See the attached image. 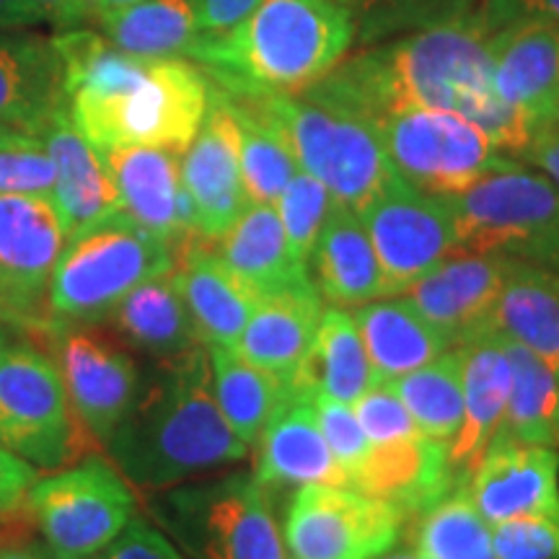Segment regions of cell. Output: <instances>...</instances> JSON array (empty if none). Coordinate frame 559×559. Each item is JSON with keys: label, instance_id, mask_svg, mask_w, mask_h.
<instances>
[{"label": "cell", "instance_id": "cell-1", "mask_svg": "<svg viewBox=\"0 0 559 559\" xmlns=\"http://www.w3.org/2000/svg\"><path fill=\"white\" fill-rule=\"evenodd\" d=\"M300 96L370 124L409 109L456 111L510 156L528 151L539 130L495 91L489 34L477 24H436L394 45L337 62Z\"/></svg>", "mask_w": 559, "mask_h": 559}, {"label": "cell", "instance_id": "cell-2", "mask_svg": "<svg viewBox=\"0 0 559 559\" xmlns=\"http://www.w3.org/2000/svg\"><path fill=\"white\" fill-rule=\"evenodd\" d=\"M68 115L96 148L153 145L185 153L210 104V83L181 58H135L91 32L52 41Z\"/></svg>", "mask_w": 559, "mask_h": 559}, {"label": "cell", "instance_id": "cell-3", "mask_svg": "<svg viewBox=\"0 0 559 559\" xmlns=\"http://www.w3.org/2000/svg\"><path fill=\"white\" fill-rule=\"evenodd\" d=\"M104 445L122 477L145 492L226 469L251 453L215 402L205 345L153 360Z\"/></svg>", "mask_w": 559, "mask_h": 559}, {"label": "cell", "instance_id": "cell-4", "mask_svg": "<svg viewBox=\"0 0 559 559\" xmlns=\"http://www.w3.org/2000/svg\"><path fill=\"white\" fill-rule=\"evenodd\" d=\"M353 13L334 0H260L234 29L200 37L190 58L239 96L298 94L345 58Z\"/></svg>", "mask_w": 559, "mask_h": 559}, {"label": "cell", "instance_id": "cell-5", "mask_svg": "<svg viewBox=\"0 0 559 559\" xmlns=\"http://www.w3.org/2000/svg\"><path fill=\"white\" fill-rule=\"evenodd\" d=\"M239 104L272 124L300 169L319 179L334 202L355 213L400 177L379 128L360 117L300 94H254L241 96Z\"/></svg>", "mask_w": 559, "mask_h": 559}, {"label": "cell", "instance_id": "cell-6", "mask_svg": "<svg viewBox=\"0 0 559 559\" xmlns=\"http://www.w3.org/2000/svg\"><path fill=\"white\" fill-rule=\"evenodd\" d=\"M443 200L453 254H500L559 272V190L542 171L506 158Z\"/></svg>", "mask_w": 559, "mask_h": 559}, {"label": "cell", "instance_id": "cell-7", "mask_svg": "<svg viewBox=\"0 0 559 559\" xmlns=\"http://www.w3.org/2000/svg\"><path fill=\"white\" fill-rule=\"evenodd\" d=\"M171 270V249L120 210L68 236L52 270L47 306L58 324H96L132 288Z\"/></svg>", "mask_w": 559, "mask_h": 559}, {"label": "cell", "instance_id": "cell-8", "mask_svg": "<svg viewBox=\"0 0 559 559\" xmlns=\"http://www.w3.org/2000/svg\"><path fill=\"white\" fill-rule=\"evenodd\" d=\"M148 508L190 559H288L272 498L254 474L160 489Z\"/></svg>", "mask_w": 559, "mask_h": 559}, {"label": "cell", "instance_id": "cell-9", "mask_svg": "<svg viewBox=\"0 0 559 559\" xmlns=\"http://www.w3.org/2000/svg\"><path fill=\"white\" fill-rule=\"evenodd\" d=\"M0 443L45 472L99 449L70 402L58 362L29 342L0 349Z\"/></svg>", "mask_w": 559, "mask_h": 559}, {"label": "cell", "instance_id": "cell-10", "mask_svg": "<svg viewBox=\"0 0 559 559\" xmlns=\"http://www.w3.org/2000/svg\"><path fill=\"white\" fill-rule=\"evenodd\" d=\"M24 508L55 555L94 557L135 519L138 498L115 464L88 456L34 481Z\"/></svg>", "mask_w": 559, "mask_h": 559}, {"label": "cell", "instance_id": "cell-11", "mask_svg": "<svg viewBox=\"0 0 559 559\" xmlns=\"http://www.w3.org/2000/svg\"><path fill=\"white\" fill-rule=\"evenodd\" d=\"M400 177L432 198H453L500 166L485 130L443 109H409L376 124Z\"/></svg>", "mask_w": 559, "mask_h": 559}, {"label": "cell", "instance_id": "cell-12", "mask_svg": "<svg viewBox=\"0 0 559 559\" xmlns=\"http://www.w3.org/2000/svg\"><path fill=\"white\" fill-rule=\"evenodd\" d=\"M404 513L353 487H298L283 521L288 559H379L404 536Z\"/></svg>", "mask_w": 559, "mask_h": 559}, {"label": "cell", "instance_id": "cell-13", "mask_svg": "<svg viewBox=\"0 0 559 559\" xmlns=\"http://www.w3.org/2000/svg\"><path fill=\"white\" fill-rule=\"evenodd\" d=\"M66 239L52 194H0V313L47 340L62 324L41 298Z\"/></svg>", "mask_w": 559, "mask_h": 559}, {"label": "cell", "instance_id": "cell-14", "mask_svg": "<svg viewBox=\"0 0 559 559\" xmlns=\"http://www.w3.org/2000/svg\"><path fill=\"white\" fill-rule=\"evenodd\" d=\"M386 296H400L453 254V223L443 198L415 190L402 177L389 181L358 210Z\"/></svg>", "mask_w": 559, "mask_h": 559}, {"label": "cell", "instance_id": "cell-15", "mask_svg": "<svg viewBox=\"0 0 559 559\" xmlns=\"http://www.w3.org/2000/svg\"><path fill=\"white\" fill-rule=\"evenodd\" d=\"M66 391L83 425L107 443L135 400L140 370L132 355L86 324H62L50 334Z\"/></svg>", "mask_w": 559, "mask_h": 559}, {"label": "cell", "instance_id": "cell-16", "mask_svg": "<svg viewBox=\"0 0 559 559\" xmlns=\"http://www.w3.org/2000/svg\"><path fill=\"white\" fill-rule=\"evenodd\" d=\"M466 489L489 526L513 519L559 521V453L495 432Z\"/></svg>", "mask_w": 559, "mask_h": 559}, {"label": "cell", "instance_id": "cell-17", "mask_svg": "<svg viewBox=\"0 0 559 559\" xmlns=\"http://www.w3.org/2000/svg\"><path fill=\"white\" fill-rule=\"evenodd\" d=\"M181 185L192 200L200 236L210 241L221 239L249 205L241 181L239 124L230 96L210 94L205 120L181 153Z\"/></svg>", "mask_w": 559, "mask_h": 559}, {"label": "cell", "instance_id": "cell-18", "mask_svg": "<svg viewBox=\"0 0 559 559\" xmlns=\"http://www.w3.org/2000/svg\"><path fill=\"white\" fill-rule=\"evenodd\" d=\"M115 179L122 213L171 249L198 239L190 194L181 185V153L153 145L99 148Z\"/></svg>", "mask_w": 559, "mask_h": 559}, {"label": "cell", "instance_id": "cell-19", "mask_svg": "<svg viewBox=\"0 0 559 559\" xmlns=\"http://www.w3.org/2000/svg\"><path fill=\"white\" fill-rule=\"evenodd\" d=\"M495 91L536 130L559 122V24L515 19L489 37Z\"/></svg>", "mask_w": 559, "mask_h": 559}, {"label": "cell", "instance_id": "cell-20", "mask_svg": "<svg viewBox=\"0 0 559 559\" xmlns=\"http://www.w3.org/2000/svg\"><path fill=\"white\" fill-rule=\"evenodd\" d=\"M456 353L464 381V417L449 445V464L461 485H466L506 415L510 360L502 334L487 324L466 334L456 345Z\"/></svg>", "mask_w": 559, "mask_h": 559}, {"label": "cell", "instance_id": "cell-21", "mask_svg": "<svg viewBox=\"0 0 559 559\" xmlns=\"http://www.w3.org/2000/svg\"><path fill=\"white\" fill-rule=\"evenodd\" d=\"M174 283L205 347H234L262 300L221 260L205 236L174 251Z\"/></svg>", "mask_w": 559, "mask_h": 559}, {"label": "cell", "instance_id": "cell-22", "mask_svg": "<svg viewBox=\"0 0 559 559\" xmlns=\"http://www.w3.org/2000/svg\"><path fill=\"white\" fill-rule=\"evenodd\" d=\"M508 267L510 257L451 254L404 290V298L456 347L466 334L487 324Z\"/></svg>", "mask_w": 559, "mask_h": 559}, {"label": "cell", "instance_id": "cell-23", "mask_svg": "<svg viewBox=\"0 0 559 559\" xmlns=\"http://www.w3.org/2000/svg\"><path fill=\"white\" fill-rule=\"evenodd\" d=\"M461 485L449 464V445L419 432L415 438L370 443L349 487L400 508L415 519Z\"/></svg>", "mask_w": 559, "mask_h": 559}, {"label": "cell", "instance_id": "cell-24", "mask_svg": "<svg viewBox=\"0 0 559 559\" xmlns=\"http://www.w3.org/2000/svg\"><path fill=\"white\" fill-rule=\"evenodd\" d=\"M313 394H293V400L270 419L257 443L254 479L275 498L280 489L309 485L349 487V477L334 459L319 428Z\"/></svg>", "mask_w": 559, "mask_h": 559}, {"label": "cell", "instance_id": "cell-25", "mask_svg": "<svg viewBox=\"0 0 559 559\" xmlns=\"http://www.w3.org/2000/svg\"><path fill=\"white\" fill-rule=\"evenodd\" d=\"M39 138L55 164L52 202L68 236L120 213V194L102 151L75 128L68 107L52 117Z\"/></svg>", "mask_w": 559, "mask_h": 559}, {"label": "cell", "instance_id": "cell-26", "mask_svg": "<svg viewBox=\"0 0 559 559\" xmlns=\"http://www.w3.org/2000/svg\"><path fill=\"white\" fill-rule=\"evenodd\" d=\"M321 313L324 298L317 285L262 298L234 349L251 366L293 383L317 340Z\"/></svg>", "mask_w": 559, "mask_h": 559}, {"label": "cell", "instance_id": "cell-27", "mask_svg": "<svg viewBox=\"0 0 559 559\" xmlns=\"http://www.w3.org/2000/svg\"><path fill=\"white\" fill-rule=\"evenodd\" d=\"M309 270L321 298L332 306H362L386 296L383 272L360 215L332 200L324 226L313 243Z\"/></svg>", "mask_w": 559, "mask_h": 559}, {"label": "cell", "instance_id": "cell-28", "mask_svg": "<svg viewBox=\"0 0 559 559\" xmlns=\"http://www.w3.org/2000/svg\"><path fill=\"white\" fill-rule=\"evenodd\" d=\"M213 247L260 298L313 285L311 270L290 254L277 210L264 202H249Z\"/></svg>", "mask_w": 559, "mask_h": 559}, {"label": "cell", "instance_id": "cell-29", "mask_svg": "<svg viewBox=\"0 0 559 559\" xmlns=\"http://www.w3.org/2000/svg\"><path fill=\"white\" fill-rule=\"evenodd\" d=\"M66 107L62 62L55 45L0 37V128L41 135Z\"/></svg>", "mask_w": 559, "mask_h": 559}, {"label": "cell", "instance_id": "cell-30", "mask_svg": "<svg viewBox=\"0 0 559 559\" xmlns=\"http://www.w3.org/2000/svg\"><path fill=\"white\" fill-rule=\"evenodd\" d=\"M487 326L519 342L559 381V272L542 264L510 260L506 283Z\"/></svg>", "mask_w": 559, "mask_h": 559}, {"label": "cell", "instance_id": "cell-31", "mask_svg": "<svg viewBox=\"0 0 559 559\" xmlns=\"http://www.w3.org/2000/svg\"><path fill=\"white\" fill-rule=\"evenodd\" d=\"M353 319L366 345L376 383L402 379L453 347L407 298L368 300L355 306Z\"/></svg>", "mask_w": 559, "mask_h": 559}, {"label": "cell", "instance_id": "cell-32", "mask_svg": "<svg viewBox=\"0 0 559 559\" xmlns=\"http://www.w3.org/2000/svg\"><path fill=\"white\" fill-rule=\"evenodd\" d=\"M290 386L293 394H321L342 404H355L370 386H376L373 368L353 313L342 306H324L309 358Z\"/></svg>", "mask_w": 559, "mask_h": 559}, {"label": "cell", "instance_id": "cell-33", "mask_svg": "<svg viewBox=\"0 0 559 559\" xmlns=\"http://www.w3.org/2000/svg\"><path fill=\"white\" fill-rule=\"evenodd\" d=\"M107 319L122 342L153 360L171 358L200 345L190 311L174 283V270L132 288Z\"/></svg>", "mask_w": 559, "mask_h": 559}, {"label": "cell", "instance_id": "cell-34", "mask_svg": "<svg viewBox=\"0 0 559 559\" xmlns=\"http://www.w3.org/2000/svg\"><path fill=\"white\" fill-rule=\"evenodd\" d=\"M207 358L223 417L241 443L254 451L270 419L293 400L290 383L251 366L234 347H207Z\"/></svg>", "mask_w": 559, "mask_h": 559}, {"label": "cell", "instance_id": "cell-35", "mask_svg": "<svg viewBox=\"0 0 559 559\" xmlns=\"http://www.w3.org/2000/svg\"><path fill=\"white\" fill-rule=\"evenodd\" d=\"M96 19L111 45L135 58H185L202 37L194 0H140Z\"/></svg>", "mask_w": 559, "mask_h": 559}, {"label": "cell", "instance_id": "cell-36", "mask_svg": "<svg viewBox=\"0 0 559 559\" xmlns=\"http://www.w3.org/2000/svg\"><path fill=\"white\" fill-rule=\"evenodd\" d=\"M510 360V394L502 415V436L521 443L559 449V381L531 349L502 334Z\"/></svg>", "mask_w": 559, "mask_h": 559}, {"label": "cell", "instance_id": "cell-37", "mask_svg": "<svg viewBox=\"0 0 559 559\" xmlns=\"http://www.w3.org/2000/svg\"><path fill=\"white\" fill-rule=\"evenodd\" d=\"M404 526L412 551L425 559H498L492 531L474 508L466 485H456Z\"/></svg>", "mask_w": 559, "mask_h": 559}, {"label": "cell", "instance_id": "cell-38", "mask_svg": "<svg viewBox=\"0 0 559 559\" xmlns=\"http://www.w3.org/2000/svg\"><path fill=\"white\" fill-rule=\"evenodd\" d=\"M404 407L425 436L451 445L464 417V381L456 347L445 349L428 366L391 381Z\"/></svg>", "mask_w": 559, "mask_h": 559}, {"label": "cell", "instance_id": "cell-39", "mask_svg": "<svg viewBox=\"0 0 559 559\" xmlns=\"http://www.w3.org/2000/svg\"><path fill=\"white\" fill-rule=\"evenodd\" d=\"M234 102L236 124H239V158H241V181L249 202H264L275 205L288 181L300 166L293 151L280 132L251 115L247 107Z\"/></svg>", "mask_w": 559, "mask_h": 559}, {"label": "cell", "instance_id": "cell-40", "mask_svg": "<svg viewBox=\"0 0 559 559\" xmlns=\"http://www.w3.org/2000/svg\"><path fill=\"white\" fill-rule=\"evenodd\" d=\"M330 207L332 198L326 192V187L304 169L293 174L288 187L277 198L275 210L280 215V223H283L285 241H288L290 254L300 264H306V267H309L313 243H317V236L321 226H324Z\"/></svg>", "mask_w": 559, "mask_h": 559}, {"label": "cell", "instance_id": "cell-41", "mask_svg": "<svg viewBox=\"0 0 559 559\" xmlns=\"http://www.w3.org/2000/svg\"><path fill=\"white\" fill-rule=\"evenodd\" d=\"M55 164L45 140L0 130V194H52Z\"/></svg>", "mask_w": 559, "mask_h": 559}, {"label": "cell", "instance_id": "cell-42", "mask_svg": "<svg viewBox=\"0 0 559 559\" xmlns=\"http://www.w3.org/2000/svg\"><path fill=\"white\" fill-rule=\"evenodd\" d=\"M355 417H358L362 432L370 443H389V440H404L419 436L417 423L404 407L391 383H376L355 402Z\"/></svg>", "mask_w": 559, "mask_h": 559}, {"label": "cell", "instance_id": "cell-43", "mask_svg": "<svg viewBox=\"0 0 559 559\" xmlns=\"http://www.w3.org/2000/svg\"><path fill=\"white\" fill-rule=\"evenodd\" d=\"M311 400H313V409H317L319 428L324 432L334 459L340 461L342 469H345L347 477L353 479V474L358 472L362 459H366L370 440L366 438V432H362L358 417H355V412L349 409V404L334 402L330 396H321V394H313Z\"/></svg>", "mask_w": 559, "mask_h": 559}, {"label": "cell", "instance_id": "cell-44", "mask_svg": "<svg viewBox=\"0 0 559 559\" xmlns=\"http://www.w3.org/2000/svg\"><path fill=\"white\" fill-rule=\"evenodd\" d=\"M489 531L498 559H559V521L513 519Z\"/></svg>", "mask_w": 559, "mask_h": 559}, {"label": "cell", "instance_id": "cell-45", "mask_svg": "<svg viewBox=\"0 0 559 559\" xmlns=\"http://www.w3.org/2000/svg\"><path fill=\"white\" fill-rule=\"evenodd\" d=\"M99 559H187L174 547L171 539H166L158 528L151 523L132 519L120 536L104 549Z\"/></svg>", "mask_w": 559, "mask_h": 559}, {"label": "cell", "instance_id": "cell-46", "mask_svg": "<svg viewBox=\"0 0 559 559\" xmlns=\"http://www.w3.org/2000/svg\"><path fill=\"white\" fill-rule=\"evenodd\" d=\"M37 481V469L0 443V513L24 502L29 487Z\"/></svg>", "mask_w": 559, "mask_h": 559}, {"label": "cell", "instance_id": "cell-47", "mask_svg": "<svg viewBox=\"0 0 559 559\" xmlns=\"http://www.w3.org/2000/svg\"><path fill=\"white\" fill-rule=\"evenodd\" d=\"M257 5L260 0H194L202 37H215V34L234 29Z\"/></svg>", "mask_w": 559, "mask_h": 559}, {"label": "cell", "instance_id": "cell-48", "mask_svg": "<svg viewBox=\"0 0 559 559\" xmlns=\"http://www.w3.org/2000/svg\"><path fill=\"white\" fill-rule=\"evenodd\" d=\"M523 158L531 160L559 190V124H549L536 132Z\"/></svg>", "mask_w": 559, "mask_h": 559}, {"label": "cell", "instance_id": "cell-49", "mask_svg": "<svg viewBox=\"0 0 559 559\" xmlns=\"http://www.w3.org/2000/svg\"><path fill=\"white\" fill-rule=\"evenodd\" d=\"M37 21H58V24H73L88 13L86 0H24Z\"/></svg>", "mask_w": 559, "mask_h": 559}, {"label": "cell", "instance_id": "cell-50", "mask_svg": "<svg viewBox=\"0 0 559 559\" xmlns=\"http://www.w3.org/2000/svg\"><path fill=\"white\" fill-rule=\"evenodd\" d=\"M515 19H542L559 24V0H508Z\"/></svg>", "mask_w": 559, "mask_h": 559}, {"label": "cell", "instance_id": "cell-51", "mask_svg": "<svg viewBox=\"0 0 559 559\" xmlns=\"http://www.w3.org/2000/svg\"><path fill=\"white\" fill-rule=\"evenodd\" d=\"M37 24V16L24 0H0V26H26Z\"/></svg>", "mask_w": 559, "mask_h": 559}, {"label": "cell", "instance_id": "cell-52", "mask_svg": "<svg viewBox=\"0 0 559 559\" xmlns=\"http://www.w3.org/2000/svg\"><path fill=\"white\" fill-rule=\"evenodd\" d=\"M334 3L345 5V9L353 11H383L391 9V5H400L404 0H334Z\"/></svg>", "mask_w": 559, "mask_h": 559}, {"label": "cell", "instance_id": "cell-53", "mask_svg": "<svg viewBox=\"0 0 559 559\" xmlns=\"http://www.w3.org/2000/svg\"><path fill=\"white\" fill-rule=\"evenodd\" d=\"M41 547H34V544H13V547L0 549V559H39Z\"/></svg>", "mask_w": 559, "mask_h": 559}, {"label": "cell", "instance_id": "cell-54", "mask_svg": "<svg viewBox=\"0 0 559 559\" xmlns=\"http://www.w3.org/2000/svg\"><path fill=\"white\" fill-rule=\"evenodd\" d=\"M130 3H140V0H86L88 11L99 13L107 9H120V5H130Z\"/></svg>", "mask_w": 559, "mask_h": 559}, {"label": "cell", "instance_id": "cell-55", "mask_svg": "<svg viewBox=\"0 0 559 559\" xmlns=\"http://www.w3.org/2000/svg\"><path fill=\"white\" fill-rule=\"evenodd\" d=\"M39 559H99V557H62V555H55V551H50V549H41V555H39Z\"/></svg>", "mask_w": 559, "mask_h": 559}, {"label": "cell", "instance_id": "cell-56", "mask_svg": "<svg viewBox=\"0 0 559 559\" xmlns=\"http://www.w3.org/2000/svg\"><path fill=\"white\" fill-rule=\"evenodd\" d=\"M386 559H425V557H419V555H415V551H412V555H394V557H386Z\"/></svg>", "mask_w": 559, "mask_h": 559}, {"label": "cell", "instance_id": "cell-57", "mask_svg": "<svg viewBox=\"0 0 559 559\" xmlns=\"http://www.w3.org/2000/svg\"><path fill=\"white\" fill-rule=\"evenodd\" d=\"M3 345H5V337H3V330H0V349H3Z\"/></svg>", "mask_w": 559, "mask_h": 559}, {"label": "cell", "instance_id": "cell-58", "mask_svg": "<svg viewBox=\"0 0 559 559\" xmlns=\"http://www.w3.org/2000/svg\"><path fill=\"white\" fill-rule=\"evenodd\" d=\"M0 130H5V128H0Z\"/></svg>", "mask_w": 559, "mask_h": 559}, {"label": "cell", "instance_id": "cell-59", "mask_svg": "<svg viewBox=\"0 0 559 559\" xmlns=\"http://www.w3.org/2000/svg\"><path fill=\"white\" fill-rule=\"evenodd\" d=\"M557 124H559V122H557Z\"/></svg>", "mask_w": 559, "mask_h": 559}]
</instances>
